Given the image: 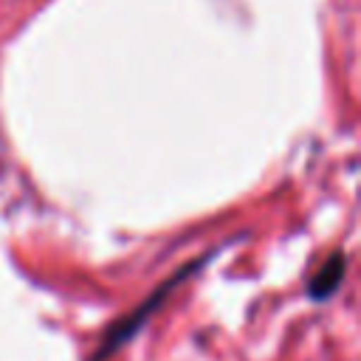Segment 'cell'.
Masks as SVG:
<instances>
[{
	"instance_id": "6da1fadb",
	"label": "cell",
	"mask_w": 361,
	"mask_h": 361,
	"mask_svg": "<svg viewBox=\"0 0 361 361\" xmlns=\"http://www.w3.org/2000/svg\"><path fill=\"white\" fill-rule=\"evenodd\" d=\"M341 271H344V257H341V254H338V257H330V262L322 268V274H319V276H313L310 293H313V296H327V293L338 285Z\"/></svg>"
}]
</instances>
